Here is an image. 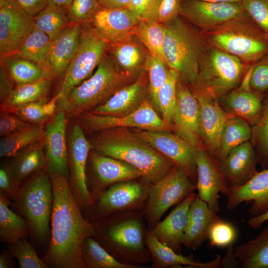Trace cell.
Returning a JSON list of instances; mask_svg holds the SVG:
<instances>
[{
  "instance_id": "12",
  "label": "cell",
  "mask_w": 268,
  "mask_h": 268,
  "mask_svg": "<svg viewBox=\"0 0 268 268\" xmlns=\"http://www.w3.org/2000/svg\"><path fill=\"white\" fill-rule=\"evenodd\" d=\"M79 120L84 128L94 132L117 128L151 131L170 130V126L159 117L148 99L137 109L122 117L98 115L88 112L81 115Z\"/></svg>"
},
{
  "instance_id": "63",
  "label": "cell",
  "mask_w": 268,
  "mask_h": 268,
  "mask_svg": "<svg viewBox=\"0 0 268 268\" xmlns=\"http://www.w3.org/2000/svg\"><path fill=\"white\" fill-rule=\"evenodd\" d=\"M199 0L209 1V2H241V0Z\"/></svg>"
},
{
  "instance_id": "10",
  "label": "cell",
  "mask_w": 268,
  "mask_h": 268,
  "mask_svg": "<svg viewBox=\"0 0 268 268\" xmlns=\"http://www.w3.org/2000/svg\"><path fill=\"white\" fill-rule=\"evenodd\" d=\"M137 179L115 183L92 196L90 207L95 219L101 221L120 212L144 209L152 184L143 178Z\"/></svg>"
},
{
  "instance_id": "37",
  "label": "cell",
  "mask_w": 268,
  "mask_h": 268,
  "mask_svg": "<svg viewBox=\"0 0 268 268\" xmlns=\"http://www.w3.org/2000/svg\"><path fill=\"white\" fill-rule=\"evenodd\" d=\"M52 43V40L46 34L34 27L20 47L10 56L24 58L36 63L45 72Z\"/></svg>"
},
{
  "instance_id": "40",
  "label": "cell",
  "mask_w": 268,
  "mask_h": 268,
  "mask_svg": "<svg viewBox=\"0 0 268 268\" xmlns=\"http://www.w3.org/2000/svg\"><path fill=\"white\" fill-rule=\"evenodd\" d=\"M34 26L53 41L70 23L67 10L48 1L47 5L34 16Z\"/></svg>"
},
{
  "instance_id": "48",
  "label": "cell",
  "mask_w": 268,
  "mask_h": 268,
  "mask_svg": "<svg viewBox=\"0 0 268 268\" xmlns=\"http://www.w3.org/2000/svg\"><path fill=\"white\" fill-rule=\"evenodd\" d=\"M237 236L235 227L220 217L211 225L207 236L209 245L212 247H228L235 242Z\"/></svg>"
},
{
  "instance_id": "41",
  "label": "cell",
  "mask_w": 268,
  "mask_h": 268,
  "mask_svg": "<svg viewBox=\"0 0 268 268\" xmlns=\"http://www.w3.org/2000/svg\"><path fill=\"white\" fill-rule=\"evenodd\" d=\"M134 36L149 52L159 56L165 62L163 51L165 32L162 24L152 20L140 19Z\"/></svg>"
},
{
  "instance_id": "34",
  "label": "cell",
  "mask_w": 268,
  "mask_h": 268,
  "mask_svg": "<svg viewBox=\"0 0 268 268\" xmlns=\"http://www.w3.org/2000/svg\"><path fill=\"white\" fill-rule=\"evenodd\" d=\"M10 166L17 182L20 184L26 178L46 167V157L42 145L36 143L13 156Z\"/></svg>"
},
{
  "instance_id": "62",
  "label": "cell",
  "mask_w": 268,
  "mask_h": 268,
  "mask_svg": "<svg viewBox=\"0 0 268 268\" xmlns=\"http://www.w3.org/2000/svg\"><path fill=\"white\" fill-rule=\"evenodd\" d=\"M73 0H48V1L67 10L72 3Z\"/></svg>"
},
{
  "instance_id": "24",
  "label": "cell",
  "mask_w": 268,
  "mask_h": 268,
  "mask_svg": "<svg viewBox=\"0 0 268 268\" xmlns=\"http://www.w3.org/2000/svg\"><path fill=\"white\" fill-rule=\"evenodd\" d=\"M256 154L250 141L232 149L217 163L230 190L248 182L258 171Z\"/></svg>"
},
{
  "instance_id": "3",
  "label": "cell",
  "mask_w": 268,
  "mask_h": 268,
  "mask_svg": "<svg viewBox=\"0 0 268 268\" xmlns=\"http://www.w3.org/2000/svg\"><path fill=\"white\" fill-rule=\"evenodd\" d=\"M96 132L89 140L92 149L131 164L139 169L143 178L152 184L164 177L175 166L127 128H113Z\"/></svg>"
},
{
  "instance_id": "58",
  "label": "cell",
  "mask_w": 268,
  "mask_h": 268,
  "mask_svg": "<svg viewBox=\"0 0 268 268\" xmlns=\"http://www.w3.org/2000/svg\"><path fill=\"white\" fill-rule=\"evenodd\" d=\"M220 266L222 268H238L241 266L232 245L227 247L225 255L221 259Z\"/></svg>"
},
{
  "instance_id": "16",
  "label": "cell",
  "mask_w": 268,
  "mask_h": 268,
  "mask_svg": "<svg viewBox=\"0 0 268 268\" xmlns=\"http://www.w3.org/2000/svg\"><path fill=\"white\" fill-rule=\"evenodd\" d=\"M246 12L241 2L184 0L180 15L206 31L240 17Z\"/></svg>"
},
{
  "instance_id": "32",
  "label": "cell",
  "mask_w": 268,
  "mask_h": 268,
  "mask_svg": "<svg viewBox=\"0 0 268 268\" xmlns=\"http://www.w3.org/2000/svg\"><path fill=\"white\" fill-rule=\"evenodd\" d=\"M244 268H268V225L254 239L234 249Z\"/></svg>"
},
{
  "instance_id": "30",
  "label": "cell",
  "mask_w": 268,
  "mask_h": 268,
  "mask_svg": "<svg viewBox=\"0 0 268 268\" xmlns=\"http://www.w3.org/2000/svg\"><path fill=\"white\" fill-rule=\"evenodd\" d=\"M219 218L217 212L197 195L189 210L183 246L193 250L198 248L207 239L211 225Z\"/></svg>"
},
{
  "instance_id": "9",
  "label": "cell",
  "mask_w": 268,
  "mask_h": 268,
  "mask_svg": "<svg viewBox=\"0 0 268 268\" xmlns=\"http://www.w3.org/2000/svg\"><path fill=\"white\" fill-rule=\"evenodd\" d=\"M196 189V184L182 170L174 166L149 190L143 212L147 229L151 230L165 212Z\"/></svg>"
},
{
  "instance_id": "36",
  "label": "cell",
  "mask_w": 268,
  "mask_h": 268,
  "mask_svg": "<svg viewBox=\"0 0 268 268\" xmlns=\"http://www.w3.org/2000/svg\"><path fill=\"white\" fill-rule=\"evenodd\" d=\"M44 136V130L40 125L30 124L24 129L0 140V156L13 157L27 147L40 142Z\"/></svg>"
},
{
  "instance_id": "21",
  "label": "cell",
  "mask_w": 268,
  "mask_h": 268,
  "mask_svg": "<svg viewBox=\"0 0 268 268\" xmlns=\"http://www.w3.org/2000/svg\"><path fill=\"white\" fill-rule=\"evenodd\" d=\"M140 19L128 8L100 7L93 16L91 25L108 44L134 35Z\"/></svg>"
},
{
  "instance_id": "42",
  "label": "cell",
  "mask_w": 268,
  "mask_h": 268,
  "mask_svg": "<svg viewBox=\"0 0 268 268\" xmlns=\"http://www.w3.org/2000/svg\"><path fill=\"white\" fill-rule=\"evenodd\" d=\"M1 60L16 85L46 77L45 70L41 66L27 59L9 56Z\"/></svg>"
},
{
  "instance_id": "18",
  "label": "cell",
  "mask_w": 268,
  "mask_h": 268,
  "mask_svg": "<svg viewBox=\"0 0 268 268\" xmlns=\"http://www.w3.org/2000/svg\"><path fill=\"white\" fill-rule=\"evenodd\" d=\"M200 117L195 95L179 79L172 124L176 134L197 149L205 148L201 136Z\"/></svg>"
},
{
  "instance_id": "25",
  "label": "cell",
  "mask_w": 268,
  "mask_h": 268,
  "mask_svg": "<svg viewBox=\"0 0 268 268\" xmlns=\"http://www.w3.org/2000/svg\"><path fill=\"white\" fill-rule=\"evenodd\" d=\"M82 27L80 24L70 23L52 41L45 67L47 78L65 73L77 50Z\"/></svg>"
},
{
  "instance_id": "49",
  "label": "cell",
  "mask_w": 268,
  "mask_h": 268,
  "mask_svg": "<svg viewBox=\"0 0 268 268\" xmlns=\"http://www.w3.org/2000/svg\"><path fill=\"white\" fill-rule=\"evenodd\" d=\"M183 0H155L146 20L161 24L169 23L178 17Z\"/></svg>"
},
{
  "instance_id": "15",
  "label": "cell",
  "mask_w": 268,
  "mask_h": 268,
  "mask_svg": "<svg viewBox=\"0 0 268 268\" xmlns=\"http://www.w3.org/2000/svg\"><path fill=\"white\" fill-rule=\"evenodd\" d=\"M34 17L16 0L0 1L1 59L13 55L34 28Z\"/></svg>"
},
{
  "instance_id": "60",
  "label": "cell",
  "mask_w": 268,
  "mask_h": 268,
  "mask_svg": "<svg viewBox=\"0 0 268 268\" xmlns=\"http://www.w3.org/2000/svg\"><path fill=\"white\" fill-rule=\"evenodd\" d=\"M268 221V211L258 216H251L248 219V223L253 229L260 228L262 225Z\"/></svg>"
},
{
  "instance_id": "38",
  "label": "cell",
  "mask_w": 268,
  "mask_h": 268,
  "mask_svg": "<svg viewBox=\"0 0 268 268\" xmlns=\"http://www.w3.org/2000/svg\"><path fill=\"white\" fill-rule=\"evenodd\" d=\"M82 258L86 268H145L123 264L115 259L93 237H87L82 246Z\"/></svg>"
},
{
  "instance_id": "54",
  "label": "cell",
  "mask_w": 268,
  "mask_h": 268,
  "mask_svg": "<svg viewBox=\"0 0 268 268\" xmlns=\"http://www.w3.org/2000/svg\"><path fill=\"white\" fill-rule=\"evenodd\" d=\"M16 115L2 113L0 116V135L2 136L18 132L30 125Z\"/></svg>"
},
{
  "instance_id": "1",
  "label": "cell",
  "mask_w": 268,
  "mask_h": 268,
  "mask_svg": "<svg viewBox=\"0 0 268 268\" xmlns=\"http://www.w3.org/2000/svg\"><path fill=\"white\" fill-rule=\"evenodd\" d=\"M53 201L51 235L43 261L55 268H85L82 258L84 240L95 234V224L82 216L68 184L62 176L51 178Z\"/></svg>"
},
{
  "instance_id": "57",
  "label": "cell",
  "mask_w": 268,
  "mask_h": 268,
  "mask_svg": "<svg viewBox=\"0 0 268 268\" xmlns=\"http://www.w3.org/2000/svg\"><path fill=\"white\" fill-rule=\"evenodd\" d=\"M30 15L35 16L48 3V0H16Z\"/></svg>"
},
{
  "instance_id": "8",
  "label": "cell",
  "mask_w": 268,
  "mask_h": 268,
  "mask_svg": "<svg viewBox=\"0 0 268 268\" xmlns=\"http://www.w3.org/2000/svg\"><path fill=\"white\" fill-rule=\"evenodd\" d=\"M245 64L237 57L215 47L206 48L201 59L197 87L216 100L242 81Z\"/></svg>"
},
{
  "instance_id": "55",
  "label": "cell",
  "mask_w": 268,
  "mask_h": 268,
  "mask_svg": "<svg viewBox=\"0 0 268 268\" xmlns=\"http://www.w3.org/2000/svg\"><path fill=\"white\" fill-rule=\"evenodd\" d=\"M0 101H3L13 90L15 82L5 65L1 62L0 65Z\"/></svg>"
},
{
  "instance_id": "22",
  "label": "cell",
  "mask_w": 268,
  "mask_h": 268,
  "mask_svg": "<svg viewBox=\"0 0 268 268\" xmlns=\"http://www.w3.org/2000/svg\"><path fill=\"white\" fill-rule=\"evenodd\" d=\"M200 106V129L204 148L213 158L218 151L220 137L229 115L216 100L202 90H194Z\"/></svg>"
},
{
  "instance_id": "26",
  "label": "cell",
  "mask_w": 268,
  "mask_h": 268,
  "mask_svg": "<svg viewBox=\"0 0 268 268\" xmlns=\"http://www.w3.org/2000/svg\"><path fill=\"white\" fill-rule=\"evenodd\" d=\"M226 205L229 210L243 202H251L249 212L258 216L268 211V169L257 172L244 185L230 190Z\"/></svg>"
},
{
  "instance_id": "27",
  "label": "cell",
  "mask_w": 268,
  "mask_h": 268,
  "mask_svg": "<svg viewBox=\"0 0 268 268\" xmlns=\"http://www.w3.org/2000/svg\"><path fill=\"white\" fill-rule=\"evenodd\" d=\"M197 196L194 192L190 194L150 230L159 241L178 254H182L189 210Z\"/></svg>"
},
{
  "instance_id": "28",
  "label": "cell",
  "mask_w": 268,
  "mask_h": 268,
  "mask_svg": "<svg viewBox=\"0 0 268 268\" xmlns=\"http://www.w3.org/2000/svg\"><path fill=\"white\" fill-rule=\"evenodd\" d=\"M107 50L116 66L125 74L136 79L143 72L148 51L134 35L109 44Z\"/></svg>"
},
{
  "instance_id": "59",
  "label": "cell",
  "mask_w": 268,
  "mask_h": 268,
  "mask_svg": "<svg viewBox=\"0 0 268 268\" xmlns=\"http://www.w3.org/2000/svg\"><path fill=\"white\" fill-rule=\"evenodd\" d=\"M131 0H98L101 7L119 8H126Z\"/></svg>"
},
{
  "instance_id": "52",
  "label": "cell",
  "mask_w": 268,
  "mask_h": 268,
  "mask_svg": "<svg viewBox=\"0 0 268 268\" xmlns=\"http://www.w3.org/2000/svg\"><path fill=\"white\" fill-rule=\"evenodd\" d=\"M20 185L15 179L10 164H1L0 168V192L7 198L15 200Z\"/></svg>"
},
{
  "instance_id": "53",
  "label": "cell",
  "mask_w": 268,
  "mask_h": 268,
  "mask_svg": "<svg viewBox=\"0 0 268 268\" xmlns=\"http://www.w3.org/2000/svg\"><path fill=\"white\" fill-rule=\"evenodd\" d=\"M250 86L256 91L268 89V60L258 63L251 69Z\"/></svg>"
},
{
  "instance_id": "44",
  "label": "cell",
  "mask_w": 268,
  "mask_h": 268,
  "mask_svg": "<svg viewBox=\"0 0 268 268\" xmlns=\"http://www.w3.org/2000/svg\"><path fill=\"white\" fill-rule=\"evenodd\" d=\"M166 64L159 56L148 52L144 66L149 82L150 100L153 107L160 112L158 93L168 77Z\"/></svg>"
},
{
  "instance_id": "45",
  "label": "cell",
  "mask_w": 268,
  "mask_h": 268,
  "mask_svg": "<svg viewBox=\"0 0 268 268\" xmlns=\"http://www.w3.org/2000/svg\"><path fill=\"white\" fill-rule=\"evenodd\" d=\"M179 74L174 69H168V77L158 93V100L162 119L171 126L177 103V86Z\"/></svg>"
},
{
  "instance_id": "6",
  "label": "cell",
  "mask_w": 268,
  "mask_h": 268,
  "mask_svg": "<svg viewBox=\"0 0 268 268\" xmlns=\"http://www.w3.org/2000/svg\"><path fill=\"white\" fill-rule=\"evenodd\" d=\"M246 12L219 26L205 31V39L214 47L245 62L268 55V37Z\"/></svg>"
},
{
  "instance_id": "33",
  "label": "cell",
  "mask_w": 268,
  "mask_h": 268,
  "mask_svg": "<svg viewBox=\"0 0 268 268\" xmlns=\"http://www.w3.org/2000/svg\"><path fill=\"white\" fill-rule=\"evenodd\" d=\"M252 129L246 120L230 116L226 119L221 133L219 146L213 159L218 163L235 147L249 141Z\"/></svg>"
},
{
  "instance_id": "4",
  "label": "cell",
  "mask_w": 268,
  "mask_h": 268,
  "mask_svg": "<svg viewBox=\"0 0 268 268\" xmlns=\"http://www.w3.org/2000/svg\"><path fill=\"white\" fill-rule=\"evenodd\" d=\"M163 55L169 68L176 70L180 81L198 85L200 63L207 48L204 38L179 17L163 24Z\"/></svg>"
},
{
  "instance_id": "29",
  "label": "cell",
  "mask_w": 268,
  "mask_h": 268,
  "mask_svg": "<svg viewBox=\"0 0 268 268\" xmlns=\"http://www.w3.org/2000/svg\"><path fill=\"white\" fill-rule=\"evenodd\" d=\"M145 242L151 257L153 268H216L220 267L221 258L217 255L214 260L206 263L195 261L192 255L184 256L159 241L151 231L147 230Z\"/></svg>"
},
{
  "instance_id": "61",
  "label": "cell",
  "mask_w": 268,
  "mask_h": 268,
  "mask_svg": "<svg viewBox=\"0 0 268 268\" xmlns=\"http://www.w3.org/2000/svg\"><path fill=\"white\" fill-rule=\"evenodd\" d=\"M10 261L9 256L6 254L2 253L0 256V268H12V264Z\"/></svg>"
},
{
  "instance_id": "2",
  "label": "cell",
  "mask_w": 268,
  "mask_h": 268,
  "mask_svg": "<svg viewBox=\"0 0 268 268\" xmlns=\"http://www.w3.org/2000/svg\"><path fill=\"white\" fill-rule=\"evenodd\" d=\"M143 210L120 212L94 223L95 240L123 264L143 267L151 261Z\"/></svg>"
},
{
  "instance_id": "46",
  "label": "cell",
  "mask_w": 268,
  "mask_h": 268,
  "mask_svg": "<svg viewBox=\"0 0 268 268\" xmlns=\"http://www.w3.org/2000/svg\"><path fill=\"white\" fill-rule=\"evenodd\" d=\"M254 125L252 137L257 146V161L265 169L268 166V97L263 104L259 120Z\"/></svg>"
},
{
  "instance_id": "23",
  "label": "cell",
  "mask_w": 268,
  "mask_h": 268,
  "mask_svg": "<svg viewBox=\"0 0 268 268\" xmlns=\"http://www.w3.org/2000/svg\"><path fill=\"white\" fill-rule=\"evenodd\" d=\"M148 94V76L146 72H142L134 81L121 88L105 103L89 112L122 117L137 109L147 99Z\"/></svg>"
},
{
  "instance_id": "13",
  "label": "cell",
  "mask_w": 268,
  "mask_h": 268,
  "mask_svg": "<svg viewBox=\"0 0 268 268\" xmlns=\"http://www.w3.org/2000/svg\"><path fill=\"white\" fill-rule=\"evenodd\" d=\"M134 133L184 171L196 185L197 148L176 134L168 131L137 129Z\"/></svg>"
},
{
  "instance_id": "5",
  "label": "cell",
  "mask_w": 268,
  "mask_h": 268,
  "mask_svg": "<svg viewBox=\"0 0 268 268\" xmlns=\"http://www.w3.org/2000/svg\"><path fill=\"white\" fill-rule=\"evenodd\" d=\"M135 79L121 71L106 55L89 78L58 100V110L72 114L92 110Z\"/></svg>"
},
{
  "instance_id": "47",
  "label": "cell",
  "mask_w": 268,
  "mask_h": 268,
  "mask_svg": "<svg viewBox=\"0 0 268 268\" xmlns=\"http://www.w3.org/2000/svg\"><path fill=\"white\" fill-rule=\"evenodd\" d=\"M9 249L20 268H48L49 267L38 256L33 247L26 238L9 244Z\"/></svg>"
},
{
  "instance_id": "39",
  "label": "cell",
  "mask_w": 268,
  "mask_h": 268,
  "mask_svg": "<svg viewBox=\"0 0 268 268\" xmlns=\"http://www.w3.org/2000/svg\"><path fill=\"white\" fill-rule=\"evenodd\" d=\"M50 88V79L39 80L16 85L2 101V107L10 109L22 104L45 98Z\"/></svg>"
},
{
  "instance_id": "56",
  "label": "cell",
  "mask_w": 268,
  "mask_h": 268,
  "mask_svg": "<svg viewBox=\"0 0 268 268\" xmlns=\"http://www.w3.org/2000/svg\"><path fill=\"white\" fill-rule=\"evenodd\" d=\"M155 0H131L128 8L140 19L146 20Z\"/></svg>"
},
{
  "instance_id": "19",
  "label": "cell",
  "mask_w": 268,
  "mask_h": 268,
  "mask_svg": "<svg viewBox=\"0 0 268 268\" xmlns=\"http://www.w3.org/2000/svg\"><path fill=\"white\" fill-rule=\"evenodd\" d=\"M198 196L209 207L218 212L220 210L219 193L226 196L230 189L217 163L205 148L197 150L196 157Z\"/></svg>"
},
{
  "instance_id": "7",
  "label": "cell",
  "mask_w": 268,
  "mask_h": 268,
  "mask_svg": "<svg viewBox=\"0 0 268 268\" xmlns=\"http://www.w3.org/2000/svg\"><path fill=\"white\" fill-rule=\"evenodd\" d=\"M14 201L32 234L39 239L46 238L53 201L52 183L46 168L20 185Z\"/></svg>"
},
{
  "instance_id": "11",
  "label": "cell",
  "mask_w": 268,
  "mask_h": 268,
  "mask_svg": "<svg viewBox=\"0 0 268 268\" xmlns=\"http://www.w3.org/2000/svg\"><path fill=\"white\" fill-rule=\"evenodd\" d=\"M109 44L88 23L82 25L76 52L65 72L59 93L58 100L89 77L106 56Z\"/></svg>"
},
{
  "instance_id": "35",
  "label": "cell",
  "mask_w": 268,
  "mask_h": 268,
  "mask_svg": "<svg viewBox=\"0 0 268 268\" xmlns=\"http://www.w3.org/2000/svg\"><path fill=\"white\" fill-rule=\"evenodd\" d=\"M9 204L8 198L0 192V238L12 244L25 238L30 228L25 219L9 208Z\"/></svg>"
},
{
  "instance_id": "20",
  "label": "cell",
  "mask_w": 268,
  "mask_h": 268,
  "mask_svg": "<svg viewBox=\"0 0 268 268\" xmlns=\"http://www.w3.org/2000/svg\"><path fill=\"white\" fill-rule=\"evenodd\" d=\"M87 162L92 176V196L115 183L143 178L131 164L95 150L90 152Z\"/></svg>"
},
{
  "instance_id": "51",
  "label": "cell",
  "mask_w": 268,
  "mask_h": 268,
  "mask_svg": "<svg viewBox=\"0 0 268 268\" xmlns=\"http://www.w3.org/2000/svg\"><path fill=\"white\" fill-rule=\"evenodd\" d=\"M245 10L268 37V0H241Z\"/></svg>"
},
{
  "instance_id": "43",
  "label": "cell",
  "mask_w": 268,
  "mask_h": 268,
  "mask_svg": "<svg viewBox=\"0 0 268 268\" xmlns=\"http://www.w3.org/2000/svg\"><path fill=\"white\" fill-rule=\"evenodd\" d=\"M58 100L57 96L49 102L45 98L9 110L12 113L27 123L41 125L54 115Z\"/></svg>"
},
{
  "instance_id": "17",
  "label": "cell",
  "mask_w": 268,
  "mask_h": 268,
  "mask_svg": "<svg viewBox=\"0 0 268 268\" xmlns=\"http://www.w3.org/2000/svg\"><path fill=\"white\" fill-rule=\"evenodd\" d=\"M66 124V113L59 111L47 124L44 130L46 168L50 178L54 176L69 178Z\"/></svg>"
},
{
  "instance_id": "50",
  "label": "cell",
  "mask_w": 268,
  "mask_h": 268,
  "mask_svg": "<svg viewBox=\"0 0 268 268\" xmlns=\"http://www.w3.org/2000/svg\"><path fill=\"white\" fill-rule=\"evenodd\" d=\"M100 7L98 0H73L67 10L69 22L81 25L86 24L90 22Z\"/></svg>"
},
{
  "instance_id": "14",
  "label": "cell",
  "mask_w": 268,
  "mask_h": 268,
  "mask_svg": "<svg viewBox=\"0 0 268 268\" xmlns=\"http://www.w3.org/2000/svg\"><path fill=\"white\" fill-rule=\"evenodd\" d=\"M92 145L78 124L73 126L68 141V184L79 207H89L93 198L87 184L86 165Z\"/></svg>"
},
{
  "instance_id": "31",
  "label": "cell",
  "mask_w": 268,
  "mask_h": 268,
  "mask_svg": "<svg viewBox=\"0 0 268 268\" xmlns=\"http://www.w3.org/2000/svg\"><path fill=\"white\" fill-rule=\"evenodd\" d=\"M220 105L228 115L238 117L255 124L262 111L261 97L251 90H232L220 98Z\"/></svg>"
}]
</instances>
